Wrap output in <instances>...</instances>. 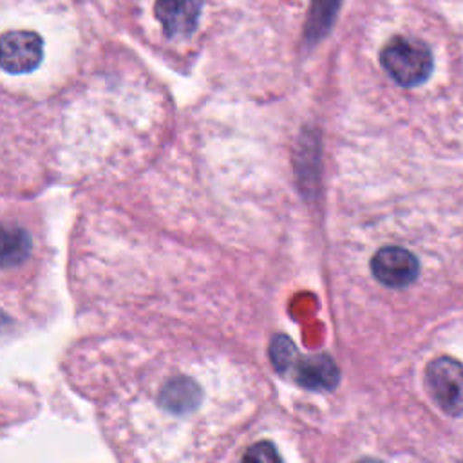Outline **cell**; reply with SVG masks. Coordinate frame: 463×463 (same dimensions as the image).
Here are the masks:
<instances>
[{"label": "cell", "instance_id": "1", "mask_svg": "<svg viewBox=\"0 0 463 463\" xmlns=\"http://www.w3.org/2000/svg\"><path fill=\"white\" fill-rule=\"evenodd\" d=\"M380 63L389 78L400 87L423 85L434 71V56L429 45L416 38L394 36L380 52Z\"/></svg>", "mask_w": 463, "mask_h": 463}, {"label": "cell", "instance_id": "2", "mask_svg": "<svg viewBox=\"0 0 463 463\" xmlns=\"http://www.w3.org/2000/svg\"><path fill=\"white\" fill-rule=\"evenodd\" d=\"M427 391L450 418L463 416V364L452 356H436L425 369Z\"/></svg>", "mask_w": 463, "mask_h": 463}, {"label": "cell", "instance_id": "3", "mask_svg": "<svg viewBox=\"0 0 463 463\" xmlns=\"http://www.w3.org/2000/svg\"><path fill=\"white\" fill-rule=\"evenodd\" d=\"M371 273L380 284L402 289L418 279L420 260L403 246H383L371 259Z\"/></svg>", "mask_w": 463, "mask_h": 463}, {"label": "cell", "instance_id": "4", "mask_svg": "<svg viewBox=\"0 0 463 463\" xmlns=\"http://www.w3.org/2000/svg\"><path fill=\"white\" fill-rule=\"evenodd\" d=\"M2 69L11 74L34 71L43 58V42L33 31H9L2 36Z\"/></svg>", "mask_w": 463, "mask_h": 463}, {"label": "cell", "instance_id": "5", "mask_svg": "<svg viewBox=\"0 0 463 463\" xmlns=\"http://www.w3.org/2000/svg\"><path fill=\"white\" fill-rule=\"evenodd\" d=\"M201 0H157L156 16L166 36H188L199 22Z\"/></svg>", "mask_w": 463, "mask_h": 463}, {"label": "cell", "instance_id": "6", "mask_svg": "<svg viewBox=\"0 0 463 463\" xmlns=\"http://www.w3.org/2000/svg\"><path fill=\"white\" fill-rule=\"evenodd\" d=\"M338 367L327 354H311L297 362L295 378L298 385L318 391H331L338 383Z\"/></svg>", "mask_w": 463, "mask_h": 463}, {"label": "cell", "instance_id": "7", "mask_svg": "<svg viewBox=\"0 0 463 463\" xmlns=\"http://www.w3.org/2000/svg\"><path fill=\"white\" fill-rule=\"evenodd\" d=\"M163 407L172 412H186L190 407L197 405L199 391L190 380H172L163 389Z\"/></svg>", "mask_w": 463, "mask_h": 463}, {"label": "cell", "instance_id": "8", "mask_svg": "<svg viewBox=\"0 0 463 463\" xmlns=\"http://www.w3.org/2000/svg\"><path fill=\"white\" fill-rule=\"evenodd\" d=\"M340 0H311V11L307 20V36L317 40L322 38L336 14Z\"/></svg>", "mask_w": 463, "mask_h": 463}, {"label": "cell", "instance_id": "9", "mask_svg": "<svg viewBox=\"0 0 463 463\" xmlns=\"http://www.w3.org/2000/svg\"><path fill=\"white\" fill-rule=\"evenodd\" d=\"M269 354H271V362L275 365V369L279 373H284L288 371V367L295 362L297 358V349L293 345V342L284 336V335H279L273 338L271 342V349H269Z\"/></svg>", "mask_w": 463, "mask_h": 463}, {"label": "cell", "instance_id": "10", "mask_svg": "<svg viewBox=\"0 0 463 463\" xmlns=\"http://www.w3.org/2000/svg\"><path fill=\"white\" fill-rule=\"evenodd\" d=\"M13 237L5 232V246H4V262L11 264L13 260H20L29 250V239L24 230H9Z\"/></svg>", "mask_w": 463, "mask_h": 463}]
</instances>
